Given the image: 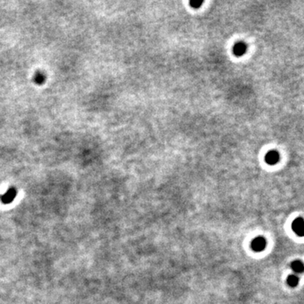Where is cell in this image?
Masks as SVG:
<instances>
[{
	"mask_svg": "<svg viewBox=\"0 0 304 304\" xmlns=\"http://www.w3.org/2000/svg\"><path fill=\"white\" fill-rule=\"evenodd\" d=\"M247 50V46L243 42H238L237 43L234 48H233V52L237 56H242L245 53Z\"/></svg>",
	"mask_w": 304,
	"mask_h": 304,
	"instance_id": "5b68a950",
	"label": "cell"
},
{
	"mask_svg": "<svg viewBox=\"0 0 304 304\" xmlns=\"http://www.w3.org/2000/svg\"><path fill=\"white\" fill-rule=\"evenodd\" d=\"M251 247L253 251L261 252L266 247V240L263 237H258L252 241Z\"/></svg>",
	"mask_w": 304,
	"mask_h": 304,
	"instance_id": "3957f363",
	"label": "cell"
},
{
	"mask_svg": "<svg viewBox=\"0 0 304 304\" xmlns=\"http://www.w3.org/2000/svg\"><path fill=\"white\" fill-rule=\"evenodd\" d=\"M292 230L298 237H303L304 235V221L302 217L296 219L292 223Z\"/></svg>",
	"mask_w": 304,
	"mask_h": 304,
	"instance_id": "7a4b0ae2",
	"label": "cell"
},
{
	"mask_svg": "<svg viewBox=\"0 0 304 304\" xmlns=\"http://www.w3.org/2000/svg\"><path fill=\"white\" fill-rule=\"evenodd\" d=\"M17 190L15 188H10L4 194H0V200L4 204H10L16 197Z\"/></svg>",
	"mask_w": 304,
	"mask_h": 304,
	"instance_id": "6da1fadb",
	"label": "cell"
},
{
	"mask_svg": "<svg viewBox=\"0 0 304 304\" xmlns=\"http://www.w3.org/2000/svg\"><path fill=\"white\" fill-rule=\"evenodd\" d=\"M46 80V75L44 73L41 72V71H38L35 74L34 76V82L36 85H42V84L45 82Z\"/></svg>",
	"mask_w": 304,
	"mask_h": 304,
	"instance_id": "52a82bcc",
	"label": "cell"
},
{
	"mask_svg": "<svg viewBox=\"0 0 304 304\" xmlns=\"http://www.w3.org/2000/svg\"><path fill=\"white\" fill-rule=\"evenodd\" d=\"M279 159H280V156H279L278 152L275 151V150L270 151L265 156V162L270 165L276 164L279 162Z\"/></svg>",
	"mask_w": 304,
	"mask_h": 304,
	"instance_id": "277c9868",
	"label": "cell"
},
{
	"mask_svg": "<svg viewBox=\"0 0 304 304\" xmlns=\"http://www.w3.org/2000/svg\"><path fill=\"white\" fill-rule=\"evenodd\" d=\"M298 282H299V279L297 276L295 275H291V276H289L288 278H287V284L290 286L291 287H296L298 285Z\"/></svg>",
	"mask_w": 304,
	"mask_h": 304,
	"instance_id": "ba28073f",
	"label": "cell"
},
{
	"mask_svg": "<svg viewBox=\"0 0 304 304\" xmlns=\"http://www.w3.org/2000/svg\"><path fill=\"white\" fill-rule=\"evenodd\" d=\"M291 269L295 273H302L304 270L303 264L300 260H296L291 263Z\"/></svg>",
	"mask_w": 304,
	"mask_h": 304,
	"instance_id": "8992f818",
	"label": "cell"
},
{
	"mask_svg": "<svg viewBox=\"0 0 304 304\" xmlns=\"http://www.w3.org/2000/svg\"><path fill=\"white\" fill-rule=\"evenodd\" d=\"M201 4H202V2H201V1H199V2L192 1V2H190V5H191L193 8H199Z\"/></svg>",
	"mask_w": 304,
	"mask_h": 304,
	"instance_id": "9c48e42d",
	"label": "cell"
}]
</instances>
